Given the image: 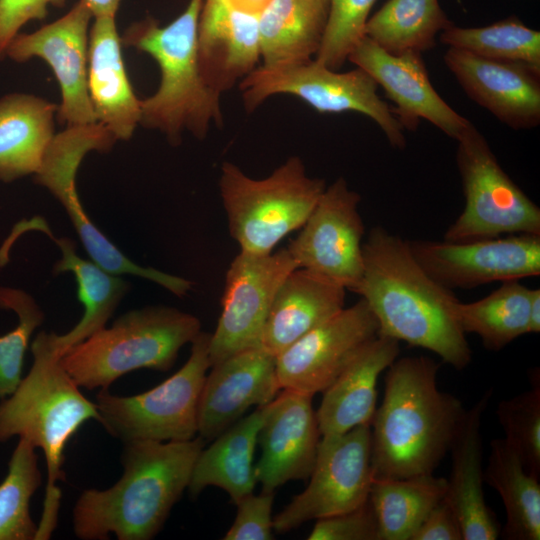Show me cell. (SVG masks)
<instances>
[{
  "label": "cell",
  "mask_w": 540,
  "mask_h": 540,
  "mask_svg": "<svg viewBox=\"0 0 540 540\" xmlns=\"http://www.w3.org/2000/svg\"><path fill=\"white\" fill-rule=\"evenodd\" d=\"M363 274L356 294L366 301L379 335L421 347L457 370L472 351L456 313L452 290L432 279L412 256L407 240L383 227L370 230L362 244Z\"/></svg>",
  "instance_id": "6da1fadb"
},
{
  "label": "cell",
  "mask_w": 540,
  "mask_h": 540,
  "mask_svg": "<svg viewBox=\"0 0 540 540\" xmlns=\"http://www.w3.org/2000/svg\"><path fill=\"white\" fill-rule=\"evenodd\" d=\"M439 367L426 356L397 358L388 367L370 425L374 478L433 474L449 451L466 409L438 388Z\"/></svg>",
  "instance_id": "7a4b0ae2"
},
{
  "label": "cell",
  "mask_w": 540,
  "mask_h": 540,
  "mask_svg": "<svg viewBox=\"0 0 540 540\" xmlns=\"http://www.w3.org/2000/svg\"><path fill=\"white\" fill-rule=\"evenodd\" d=\"M205 446L186 441H130L121 456L123 474L107 489L82 492L73 508V530L82 540H150L188 488Z\"/></svg>",
  "instance_id": "3957f363"
},
{
  "label": "cell",
  "mask_w": 540,
  "mask_h": 540,
  "mask_svg": "<svg viewBox=\"0 0 540 540\" xmlns=\"http://www.w3.org/2000/svg\"><path fill=\"white\" fill-rule=\"evenodd\" d=\"M31 352L28 374L0 401V442L18 436L43 451L47 478L36 540H47L58 521L65 448L85 422L98 420V412L63 367L53 332H39Z\"/></svg>",
  "instance_id": "277c9868"
},
{
  "label": "cell",
  "mask_w": 540,
  "mask_h": 540,
  "mask_svg": "<svg viewBox=\"0 0 540 540\" xmlns=\"http://www.w3.org/2000/svg\"><path fill=\"white\" fill-rule=\"evenodd\" d=\"M203 0H189L184 11L166 26L152 17L130 25L122 44L152 56L161 80L157 91L141 100L140 125L157 129L173 146L184 131L203 140L211 124L221 126L220 95L205 82L199 66L197 27Z\"/></svg>",
  "instance_id": "5b68a950"
},
{
  "label": "cell",
  "mask_w": 540,
  "mask_h": 540,
  "mask_svg": "<svg viewBox=\"0 0 540 540\" xmlns=\"http://www.w3.org/2000/svg\"><path fill=\"white\" fill-rule=\"evenodd\" d=\"M200 332V320L190 313L164 305L146 306L121 315L60 360L80 388L108 389L134 370H169L180 349Z\"/></svg>",
  "instance_id": "8992f818"
},
{
  "label": "cell",
  "mask_w": 540,
  "mask_h": 540,
  "mask_svg": "<svg viewBox=\"0 0 540 540\" xmlns=\"http://www.w3.org/2000/svg\"><path fill=\"white\" fill-rule=\"evenodd\" d=\"M218 185L229 233L240 251L252 254L273 252L285 236L300 229L326 187L323 179L308 176L298 156L261 179L225 161Z\"/></svg>",
  "instance_id": "52a82bcc"
},
{
  "label": "cell",
  "mask_w": 540,
  "mask_h": 540,
  "mask_svg": "<svg viewBox=\"0 0 540 540\" xmlns=\"http://www.w3.org/2000/svg\"><path fill=\"white\" fill-rule=\"evenodd\" d=\"M211 333L200 332L186 363L154 388L133 396L101 389L98 422L114 438L130 441H186L197 434L198 404L210 368Z\"/></svg>",
  "instance_id": "ba28073f"
},
{
  "label": "cell",
  "mask_w": 540,
  "mask_h": 540,
  "mask_svg": "<svg viewBox=\"0 0 540 540\" xmlns=\"http://www.w3.org/2000/svg\"><path fill=\"white\" fill-rule=\"evenodd\" d=\"M245 110L253 112L269 97L289 94L320 113L358 112L371 118L391 146H406L404 128L377 93L378 84L363 69L338 72L310 59L256 67L239 82Z\"/></svg>",
  "instance_id": "9c48e42d"
},
{
  "label": "cell",
  "mask_w": 540,
  "mask_h": 540,
  "mask_svg": "<svg viewBox=\"0 0 540 540\" xmlns=\"http://www.w3.org/2000/svg\"><path fill=\"white\" fill-rule=\"evenodd\" d=\"M456 141L465 205L446 230L444 240L540 235L539 207L502 169L481 132L470 123Z\"/></svg>",
  "instance_id": "30bf717a"
},
{
  "label": "cell",
  "mask_w": 540,
  "mask_h": 540,
  "mask_svg": "<svg viewBox=\"0 0 540 540\" xmlns=\"http://www.w3.org/2000/svg\"><path fill=\"white\" fill-rule=\"evenodd\" d=\"M115 142L100 123L66 127L55 135L34 181L60 202L91 260L113 274L138 276L175 296H186L193 287L190 280L136 264L94 225L84 210L76 188L80 163L88 152H107Z\"/></svg>",
  "instance_id": "8fae6325"
},
{
  "label": "cell",
  "mask_w": 540,
  "mask_h": 540,
  "mask_svg": "<svg viewBox=\"0 0 540 540\" xmlns=\"http://www.w3.org/2000/svg\"><path fill=\"white\" fill-rule=\"evenodd\" d=\"M307 487L273 518L279 533L354 510L369 500L373 483L371 427L322 436Z\"/></svg>",
  "instance_id": "7c38bea8"
},
{
  "label": "cell",
  "mask_w": 540,
  "mask_h": 540,
  "mask_svg": "<svg viewBox=\"0 0 540 540\" xmlns=\"http://www.w3.org/2000/svg\"><path fill=\"white\" fill-rule=\"evenodd\" d=\"M296 268L287 248L268 254L240 251L235 256L226 272L221 314L211 334V366L240 351L260 347L275 295Z\"/></svg>",
  "instance_id": "4fadbf2b"
},
{
  "label": "cell",
  "mask_w": 540,
  "mask_h": 540,
  "mask_svg": "<svg viewBox=\"0 0 540 540\" xmlns=\"http://www.w3.org/2000/svg\"><path fill=\"white\" fill-rule=\"evenodd\" d=\"M360 200V195L339 177L325 187L287 247L298 267L319 273L354 293L364 267L365 228L358 211Z\"/></svg>",
  "instance_id": "5bb4252c"
},
{
  "label": "cell",
  "mask_w": 540,
  "mask_h": 540,
  "mask_svg": "<svg viewBox=\"0 0 540 540\" xmlns=\"http://www.w3.org/2000/svg\"><path fill=\"white\" fill-rule=\"evenodd\" d=\"M422 269L447 289L540 274V235L511 234L465 242L407 240Z\"/></svg>",
  "instance_id": "9a60e30c"
},
{
  "label": "cell",
  "mask_w": 540,
  "mask_h": 540,
  "mask_svg": "<svg viewBox=\"0 0 540 540\" xmlns=\"http://www.w3.org/2000/svg\"><path fill=\"white\" fill-rule=\"evenodd\" d=\"M378 332L377 319L364 299L344 307L276 356L280 389L311 396L323 392Z\"/></svg>",
  "instance_id": "2e32d148"
},
{
  "label": "cell",
  "mask_w": 540,
  "mask_h": 540,
  "mask_svg": "<svg viewBox=\"0 0 540 540\" xmlns=\"http://www.w3.org/2000/svg\"><path fill=\"white\" fill-rule=\"evenodd\" d=\"M93 18L79 0L65 15L32 33H18L5 56L15 62L33 57L46 61L61 91L57 116L66 127L97 122L88 92L89 25Z\"/></svg>",
  "instance_id": "e0dca14e"
},
{
  "label": "cell",
  "mask_w": 540,
  "mask_h": 540,
  "mask_svg": "<svg viewBox=\"0 0 540 540\" xmlns=\"http://www.w3.org/2000/svg\"><path fill=\"white\" fill-rule=\"evenodd\" d=\"M348 60L384 89L395 104L392 111L404 130L415 131L424 119L457 140L470 125L434 89L422 53L390 54L364 36Z\"/></svg>",
  "instance_id": "ac0fdd59"
},
{
  "label": "cell",
  "mask_w": 540,
  "mask_h": 540,
  "mask_svg": "<svg viewBox=\"0 0 540 540\" xmlns=\"http://www.w3.org/2000/svg\"><path fill=\"white\" fill-rule=\"evenodd\" d=\"M312 397L283 389L268 404L258 435L261 456L254 466L263 491L274 492L288 481L309 478L321 439Z\"/></svg>",
  "instance_id": "d6986e66"
},
{
  "label": "cell",
  "mask_w": 540,
  "mask_h": 540,
  "mask_svg": "<svg viewBox=\"0 0 540 540\" xmlns=\"http://www.w3.org/2000/svg\"><path fill=\"white\" fill-rule=\"evenodd\" d=\"M443 60L468 97L505 125L519 130L540 124V68L455 48Z\"/></svg>",
  "instance_id": "ffe728a7"
},
{
  "label": "cell",
  "mask_w": 540,
  "mask_h": 540,
  "mask_svg": "<svg viewBox=\"0 0 540 540\" xmlns=\"http://www.w3.org/2000/svg\"><path fill=\"white\" fill-rule=\"evenodd\" d=\"M201 391L197 433L213 440L252 406L270 403L280 390L276 356L261 347L235 353L212 365Z\"/></svg>",
  "instance_id": "44dd1931"
},
{
  "label": "cell",
  "mask_w": 540,
  "mask_h": 540,
  "mask_svg": "<svg viewBox=\"0 0 540 540\" xmlns=\"http://www.w3.org/2000/svg\"><path fill=\"white\" fill-rule=\"evenodd\" d=\"M28 231L41 232L57 245L61 258L54 264L53 273L73 274L78 299L84 308L81 319L68 332L62 335L53 332L54 344L62 357L69 349L106 326L131 285L122 275L113 274L93 260L80 257L75 242L68 237H57L47 221L38 215L21 220L12 228L0 248V266L9 261V252L15 241Z\"/></svg>",
  "instance_id": "7402d4cb"
},
{
  "label": "cell",
  "mask_w": 540,
  "mask_h": 540,
  "mask_svg": "<svg viewBox=\"0 0 540 540\" xmlns=\"http://www.w3.org/2000/svg\"><path fill=\"white\" fill-rule=\"evenodd\" d=\"M197 51L205 82L221 96L257 67L258 12L238 0H203Z\"/></svg>",
  "instance_id": "603a6c76"
},
{
  "label": "cell",
  "mask_w": 540,
  "mask_h": 540,
  "mask_svg": "<svg viewBox=\"0 0 540 540\" xmlns=\"http://www.w3.org/2000/svg\"><path fill=\"white\" fill-rule=\"evenodd\" d=\"M491 394V390L486 391L465 411L449 449L452 468L443 499L459 519L463 540H495L502 529L483 491L481 426Z\"/></svg>",
  "instance_id": "cb8c5ba5"
},
{
  "label": "cell",
  "mask_w": 540,
  "mask_h": 540,
  "mask_svg": "<svg viewBox=\"0 0 540 540\" xmlns=\"http://www.w3.org/2000/svg\"><path fill=\"white\" fill-rule=\"evenodd\" d=\"M115 18H94L89 30L87 81L97 122L118 141L129 140L140 125L141 100L126 73Z\"/></svg>",
  "instance_id": "d4e9b609"
},
{
  "label": "cell",
  "mask_w": 540,
  "mask_h": 540,
  "mask_svg": "<svg viewBox=\"0 0 540 540\" xmlns=\"http://www.w3.org/2000/svg\"><path fill=\"white\" fill-rule=\"evenodd\" d=\"M399 341L379 335L366 344L322 393L316 411L321 436L371 425L380 374L398 358Z\"/></svg>",
  "instance_id": "484cf974"
},
{
  "label": "cell",
  "mask_w": 540,
  "mask_h": 540,
  "mask_svg": "<svg viewBox=\"0 0 540 540\" xmlns=\"http://www.w3.org/2000/svg\"><path fill=\"white\" fill-rule=\"evenodd\" d=\"M346 289L305 268H296L283 281L269 310L260 347L277 356L345 305Z\"/></svg>",
  "instance_id": "4316f807"
},
{
  "label": "cell",
  "mask_w": 540,
  "mask_h": 540,
  "mask_svg": "<svg viewBox=\"0 0 540 540\" xmlns=\"http://www.w3.org/2000/svg\"><path fill=\"white\" fill-rule=\"evenodd\" d=\"M57 110L56 104L32 94L0 98V181L39 172L56 135Z\"/></svg>",
  "instance_id": "83f0119b"
},
{
  "label": "cell",
  "mask_w": 540,
  "mask_h": 540,
  "mask_svg": "<svg viewBox=\"0 0 540 540\" xmlns=\"http://www.w3.org/2000/svg\"><path fill=\"white\" fill-rule=\"evenodd\" d=\"M268 404L240 418L202 449L187 488L192 497L209 486L226 491L234 504L253 493L257 483L253 457Z\"/></svg>",
  "instance_id": "f1b7e54d"
},
{
  "label": "cell",
  "mask_w": 540,
  "mask_h": 540,
  "mask_svg": "<svg viewBox=\"0 0 540 540\" xmlns=\"http://www.w3.org/2000/svg\"><path fill=\"white\" fill-rule=\"evenodd\" d=\"M330 0H269L258 13L261 65L303 62L317 54Z\"/></svg>",
  "instance_id": "f546056e"
},
{
  "label": "cell",
  "mask_w": 540,
  "mask_h": 540,
  "mask_svg": "<svg viewBox=\"0 0 540 540\" xmlns=\"http://www.w3.org/2000/svg\"><path fill=\"white\" fill-rule=\"evenodd\" d=\"M484 482L500 496L506 511L501 535L508 540L540 539V484L526 471L504 438L491 441Z\"/></svg>",
  "instance_id": "4dcf8cb0"
},
{
  "label": "cell",
  "mask_w": 540,
  "mask_h": 540,
  "mask_svg": "<svg viewBox=\"0 0 540 540\" xmlns=\"http://www.w3.org/2000/svg\"><path fill=\"white\" fill-rule=\"evenodd\" d=\"M447 479L433 474L374 478L369 501L379 540H411L432 508L444 498Z\"/></svg>",
  "instance_id": "1f68e13d"
},
{
  "label": "cell",
  "mask_w": 540,
  "mask_h": 540,
  "mask_svg": "<svg viewBox=\"0 0 540 540\" xmlns=\"http://www.w3.org/2000/svg\"><path fill=\"white\" fill-rule=\"evenodd\" d=\"M453 23L438 0H388L365 25V36L390 54L425 52Z\"/></svg>",
  "instance_id": "d6a6232c"
},
{
  "label": "cell",
  "mask_w": 540,
  "mask_h": 540,
  "mask_svg": "<svg viewBox=\"0 0 540 540\" xmlns=\"http://www.w3.org/2000/svg\"><path fill=\"white\" fill-rule=\"evenodd\" d=\"M530 297L531 289L519 280L505 281L480 300L459 301L457 318L465 333L478 335L487 349L499 351L529 333Z\"/></svg>",
  "instance_id": "836d02e7"
},
{
  "label": "cell",
  "mask_w": 540,
  "mask_h": 540,
  "mask_svg": "<svg viewBox=\"0 0 540 540\" xmlns=\"http://www.w3.org/2000/svg\"><path fill=\"white\" fill-rule=\"evenodd\" d=\"M449 48L477 56L510 62H521L540 68V32L510 17L485 27L450 26L439 34Z\"/></svg>",
  "instance_id": "e575fe53"
},
{
  "label": "cell",
  "mask_w": 540,
  "mask_h": 540,
  "mask_svg": "<svg viewBox=\"0 0 540 540\" xmlns=\"http://www.w3.org/2000/svg\"><path fill=\"white\" fill-rule=\"evenodd\" d=\"M41 483L36 448L19 438L0 483V540H36L30 500Z\"/></svg>",
  "instance_id": "d590c367"
},
{
  "label": "cell",
  "mask_w": 540,
  "mask_h": 540,
  "mask_svg": "<svg viewBox=\"0 0 540 540\" xmlns=\"http://www.w3.org/2000/svg\"><path fill=\"white\" fill-rule=\"evenodd\" d=\"M0 308L17 315L18 324L0 336V401L13 393L22 379L25 352L34 331L43 323L44 312L22 289L0 285Z\"/></svg>",
  "instance_id": "8d00e7d4"
},
{
  "label": "cell",
  "mask_w": 540,
  "mask_h": 540,
  "mask_svg": "<svg viewBox=\"0 0 540 540\" xmlns=\"http://www.w3.org/2000/svg\"><path fill=\"white\" fill-rule=\"evenodd\" d=\"M510 399L502 400L496 415L504 439L515 450L526 471L540 479V382Z\"/></svg>",
  "instance_id": "74e56055"
},
{
  "label": "cell",
  "mask_w": 540,
  "mask_h": 540,
  "mask_svg": "<svg viewBox=\"0 0 540 540\" xmlns=\"http://www.w3.org/2000/svg\"><path fill=\"white\" fill-rule=\"evenodd\" d=\"M375 1L330 0L325 33L314 59L330 69L341 68L365 36V25Z\"/></svg>",
  "instance_id": "f35d334b"
},
{
  "label": "cell",
  "mask_w": 540,
  "mask_h": 540,
  "mask_svg": "<svg viewBox=\"0 0 540 540\" xmlns=\"http://www.w3.org/2000/svg\"><path fill=\"white\" fill-rule=\"evenodd\" d=\"M309 540H379L378 523L370 501L340 514L316 520Z\"/></svg>",
  "instance_id": "ab89813d"
},
{
  "label": "cell",
  "mask_w": 540,
  "mask_h": 540,
  "mask_svg": "<svg viewBox=\"0 0 540 540\" xmlns=\"http://www.w3.org/2000/svg\"><path fill=\"white\" fill-rule=\"evenodd\" d=\"M274 492L250 493L235 505L237 513L224 540H271L273 539L272 506Z\"/></svg>",
  "instance_id": "60d3db41"
},
{
  "label": "cell",
  "mask_w": 540,
  "mask_h": 540,
  "mask_svg": "<svg viewBox=\"0 0 540 540\" xmlns=\"http://www.w3.org/2000/svg\"><path fill=\"white\" fill-rule=\"evenodd\" d=\"M67 0H0V59L10 41L32 20L46 17L49 6L62 7Z\"/></svg>",
  "instance_id": "b9f144b4"
},
{
  "label": "cell",
  "mask_w": 540,
  "mask_h": 540,
  "mask_svg": "<svg viewBox=\"0 0 540 540\" xmlns=\"http://www.w3.org/2000/svg\"><path fill=\"white\" fill-rule=\"evenodd\" d=\"M411 540H463L459 519L444 499L432 508Z\"/></svg>",
  "instance_id": "7bdbcfd3"
},
{
  "label": "cell",
  "mask_w": 540,
  "mask_h": 540,
  "mask_svg": "<svg viewBox=\"0 0 540 540\" xmlns=\"http://www.w3.org/2000/svg\"><path fill=\"white\" fill-rule=\"evenodd\" d=\"M89 8L93 18L102 16L116 17L122 0H82Z\"/></svg>",
  "instance_id": "ee69618b"
},
{
  "label": "cell",
  "mask_w": 540,
  "mask_h": 540,
  "mask_svg": "<svg viewBox=\"0 0 540 540\" xmlns=\"http://www.w3.org/2000/svg\"><path fill=\"white\" fill-rule=\"evenodd\" d=\"M540 332V290L531 289L529 333Z\"/></svg>",
  "instance_id": "f6af8a7d"
},
{
  "label": "cell",
  "mask_w": 540,
  "mask_h": 540,
  "mask_svg": "<svg viewBox=\"0 0 540 540\" xmlns=\"http://www.w3.org/2000/svg\"><path fill=\"white\" fill-rule=\"evenodd\" d=\"M246 8L258 12L265 6L269 0H238Z\"/></svg>",
  "instance_id": "bcb514c9"
}]
</instances>
